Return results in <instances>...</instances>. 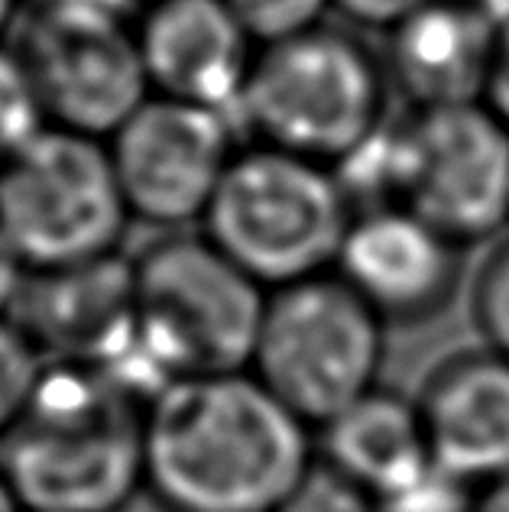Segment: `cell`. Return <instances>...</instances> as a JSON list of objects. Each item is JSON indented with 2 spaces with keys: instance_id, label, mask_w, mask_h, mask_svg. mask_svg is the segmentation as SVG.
Masks as SVG:
<instances>
[{
  "instance_id": "1",
  "label": "cell",
  "mask_w": 509,
  "mask_h": 512,
  "mask_svg": "<svg viewBox=\"0 0 509 512\" xmlns=\"http://www.w3.org/2000/svg\"><path fill=\"white\" fill-rule=\"evenodd\" d=\"M315 431L250 370L159 386L143 422V496L159 512H279Z\"/></svg>"
},
{
  "instance_id": "2",
  "label": "cell",
  "mask_w": 509,
  "mask_h": 512,
  "mask_svg": "<svg viewBox=\"0 0 509 512\" xmlns=\"http://www.w3.org/2000/svg\"><path fill=\"white\" fill-rule=\"evenodd\" d=\"M150 393L117 367L49 360L20 425L0 441V474L23 512H124L143 496Z\"/></svg>"
},
{
  "instance_id": "3",
  "label": "cell",
  "mask_w": 509,
  "mask_h": 512,
  "mask_svg": "<svg viewBox=\"0 0 509 512\" xmlns=\"http://www.w3.org/2000/svg\"><path fill=\"white\" fill-rule=\"evenodd\" d=\"M334 169L357 214L406 208L458 247L484 244L509 224V127L484 101L386 120Z\"/></svg>"
},
{
  "instance_id": "4",
  "label": "cell",
  "mask_w": 509,
  "mask_h": 512,
  "mask_svg": "<svg viewBox=\"0 0 509 512\" xmlns=\"http://www.w3.org/2000/svg\"><path fill=\"white\" fill-rule=\"evenodd\" d=\"M383 56L321 23L257 49L234 124L247 143L341 166L390 120Z\"/></svg>"
},
{
  "instance_id": "5",
  "label": "cell",
  "mask_w": 509,
  "mask_h": 512,
  "mask_svg": "<svg viewBox=\"0 0 509 512\" xmlns=\"http://www.w3.org/2000/svg\"><path fill=\"white\" fill-rule=\"evenodd\" d=\"M270 292L205 234H166L133 256L137 363L159 386L247 373Z\"/></svg>"
},
{
  "instance_id": "6",
  "label": "cell",
  "mask_w": 509,
  "mask_h": 512,
  "mask_svg": "<svg viewBox=\"0 0 509 512\" xmlns=\"http://www.w3.org/2000/svg\"><path fill=\"white\" fill-rule=\"evenodd\" d=\"M357 208L334 166L244 143L202 234L266 292L334 273Z\"/></svg>"
},
{
  "instance_id": "7",
  "label": "cell",
  "mask_w": 509,
  "mask_h": 512,
  "mask_svg": "<svg viewBox=\"0 0 509 512\" xmlns=\"http://www.w3.org/2000/svg\"><path fill=\"white\" fill-rule=\"evenodd\" d=\"M386 328L338 273L270 292L250 373L318 431L383 386Z\"/></svg>"
},
{
  "instance_id": "8",
  "label": "cell",
  "mask_w": 509,
  "mask_h": 512,
  "mask_svg": "<svg viewBox=\"0 0 509 512\" xmlns=\"http://www.w3.org/2000/svg\"><path fill=\"white\" fill-rule=\"evenodd\" d=\"M130 221L107 140L43 127L0 163V231L30 273L117 256Z\"/></svg>"
},
{
  "instance_id": "9",
  "label": "cell",
  "mask_w": 509,
  "mask_h": 512,
  "mask_svg": "<svg viewBox=\"0 0 509 512\" xmlns=\"http://www.w3.org/2000/svg\"><path fill=\"white\" fill-rule=\"evenodd\" d=\"M20 52L46 124L107 140L150 98L137 33L124 13L39 0L20 23Z\"/></svg>"
},
{
  "instance_id": "10",
  "label": "cell",
  "mask_w": 509,
  "mask_h": 512,
  "mask_svg": "<svg viewBox=\"0 0 509 512\" xmlns=\"http://www.w3.org/2000/svg\"><path fill=\"white\" fill-rule=\"evenodd\" d=\"M240 146L231 114L156 94L107 137L130 218L176 234L205 221Z\"/></svg>"
},
{
  "instance_id": "11",
  "label": "cell",
  "mask_w": 509,
  "mask_h": 512,
  "mask_svg": "<svg viewBox=\"0 0 509 512\" xmlns=\"http://www.w3.org/2000/svg\"><path fill=\"white\" fill-rule=\"evenodd\" d=\"M464 247L406 208L360 211L344 237L338 273L386 328H419L454 302Z\"/></svg>"
},
{
  "instance_id": "12",
  "label": "cell",
  "mask_w": 509,
  "mask_h": 512,
  "mask_svg": "<svg viewBox=\"0 0 509 512\" xmlns=\"http://www.w3.org/2000/svg\"><path fill=\"white\" fill-rule=\"evenodd\" d=\"M133 33L150 94L234 117L260 43L224 0H150Z\"/></svg>"
},
{
  "instance_id": "13",
  "label": "cell",
  "mask_w": 509,
  "mask_h": 512,
  "mask_svg": "<svg viewBox=\"0 0 509 512\" xmlns=\"http://www.w3.org/2000/svg\"><path fill=\"white\" fill-rule=\"evenodd\" d=\"M49 360L127 367L137 354L133 260H104L30 273L10 315Z\"/></svg>"
},
{
  "instance_id": "14",
  "label": "cell",
  "mask_w": 509,
  "mask_h": 512,
  "mask_svg": "<svg viewBox=\"0 0 509 512\" xmlns=\"http://www.w3.org/2000/svg\"><path fill=\"white\" fill-rule=\"evenodd\" d=\"M415 399L435 467L471 490L509 474V357L490 347L451 354Z\"/></svg>"
},
{
  "instance_id": "15",
  "label": "cell",
  "mask_w": 509,
  "mask_h": 512,
  "mask_svg": "<svg viewBox=\"0 0 509 512\" xmlns=\"http://www.w3.org/2000/svg\"><path fill=\"white\" fill-rule=\"evenodd\" d=\"M386 39V78L409 111L484 101L500 26L474 0H432Z\"/></svg>"
},
{
  "instance_id": "16",
  "label": "cell",
  "mask_w": 509,
  "mask_h": 512,
  "mask_svg": "<svg viewBox=\"0 0 509 512\" xmlns=\"http://www.w3.org/2000/svg\"><path fill=\"white\" fill-rule=\"evenodd\" d=\"M318 454L380 496L406 487L432 467L419 399L377 386L315 431Z\"/></svg>"
},
{
  "instance_id": "17",
  "label": "cell",
  "mask_w": 509,
  "mask_h": 512,
  "mask_svg": "<svg viewBox=\"0 0 509 512\" xmlns=\"http://www.w3.org/2000/svg\"><path fill=\"white\" fill-rule=\"evenodd\" d=\"M49 357L13 318H0V441L20 425L43 386Z\"/></svg>"
},
{
  "instance_id": "18",
  "label": "cell",
  "mask_w": 509,
  "mask_h": 512,
  "mask_svg": "<svg viewBox=\"0 0 509 512\" xmlns=\"http://www.w3.org/2000/svg\"><path fill=\"white\" fill-rule=\"evenodd\" d=\"M43 127H49L43 104L20 52L0 43V163L23 150Z\"/></svg>"
},
{
  "instance_id": "19",
  "label": "cell",
  "mask_w": 509,
  "mask_h": 512,
  "mask_svg": "<svg viewBox=\"0 0 509 512\" xmlns=\"http://www.w3.org/2000/svg\"><path fill=\"white\" fill-rule=\"evenodd\" d=\"M279 512H377V496L318 454Z\"/></svg>"
},
{
  "instance_id": "20",
  "label": "cell",
  "mask_w": 509,
  "mask_h": 512,
  "mask_svg": "<svg viewBox=\"0 0 509 512\" xmlns=\"http://www.w3.org/2000/svg\"><path fill=\"white\" fill-rule=\"evenodd\" d=\"M260 46L325 23L331 0H224Z\"/></svg>"
},
{
  "instance_id": "21",
  "label": "cell",
  "mask_w": 509,
  "mask_h": 512,
  "mask_svg": "<svg viewBox=\"0 0 509 512\" xmlns=\"http://www.w3.org/2000/svg\"><path fill=\"white\" fill-rule=\"evenodd\" d=\"M474 321L484 347L509 357V240L487 256L474 279Z\"/></svg>"
},
{
  "instance_id": "22",
  "label": "cell",
  "mask_w": 509,
  "mask_h": 512,
  "mask_svg": "<svg viewBox=\"0 0 509 512\" xmlns=\"http://www.w3.org/2000/svg\"><path fill=\"white\" fill-rule=\"evenodd\" d=\"M474 490L441 467H428L406 487L377 500V512H471Z\"/></svg>"
},
{
  "instance_id": "23",
  "label": "cell",
  "mask_w": 509,
  "mask_h": 512,
  "mask_svg": "<svg viewBox=\"0 0 509 512\" xmlns=\"http://www.w3.org/2000/svg\"><path fill=\"white\" fill-rule=\"evenodd\" d=\"M428 4L432 0H331V10H338L360 30L390 33Z\"/></svg>"
},
{
  "instance_id": "24",
  "label": "cell",
  "mask_w": 509,
  "mask_h": 512,
  "mask_svg": "<svg viewBox=\"0 0 509 512\" xmlns=\"http://www.w3.org/2000/svg\"><path fill=\"white\" fill-rule=\"evenodd\" d=\"M30 279V269L20 260V253L10 247V240L0 231V318H10L20 295Z\"/></svg>"
},
{
  "instance_id": "25",
  "label": "cell",
  "mask_w": 509,
  "mask_h": 512,
  "mask_svg": "<svg viewBox=\"0 0 509 512\" xmlns=\"http://www.w3.org/2000/svg\"><path fill=\"white\" fill-rule=\"evenodd\" d=\"M484 104L509 127V26H506V30H500L497 59H493V72H490V85H487V94H484Z\"/></svg>"
},
{
  "instance_id": "26",
  "label": "cell",
  "mask_w": 509,
  "mask_h": 512,
  "mask_svg": "<svg viewBox=\"0 0 509 512\" xmlns=\"http://www.w3.org/2000/svg\"><path fill=\"white\" fill-rule=\"evenodd\" d=\"M471 512H509V474L474 490Z\"/></svg>"
},
{
  "instance_id": "27",
  "label": "cell",
  "mask_w": 509,
  "mask_h": 512,
  "mask_svg": "<svg viewBox=\"0 0 509 512\" xmlns=\"http://www.w3.org/2000/svg\"><path fill=\"white\" fill-rule=\"evenodd\" d=\"M23 17V0H0V43L17 30V20Z\"/></svg>"
},
{
  "instance_id": "28",
  "label": "cell",
  "mask_w": 509,
  "mask_h": 512,
  "mask_svg": "<svg viewBox=\"0 0 509 512\" xmlns=\"http://www.w3.org/2000/svg\"><path fill=\"white\" fill-rule=\"evenodd\" d=\"M474 4L487 13V17L500 26V30H506L509 26V0H474Z\"/></svg>"
},
{
  "instance_id": "29",
  "label": "cell",
  "mask_w": 509,
  "mask_h": 512,
  "mask_svg": "<svg viewBox=\"0 0 509 512\" xmlns=\"http://www.w3.org/2000/svg\"><path fill=\"white\" fill-rule=\"evenodd\" d=\"M0 512H23L20 503H17V496H13V490L7 487L4 474H0Z\"/></svg>"
},
{
  "instance_id": "30",
  "label": "cell",
  "mask_w": 509,
  "mask_h": 512,
  "mask_svg": "<svg viewBox=\"0 0 509 512\" xmlns=\"http://www.w3.org/2000/svg\"><path fill=\"white\" fill-rule=\"evenodd\" d=\"M146 4H150V0H140V7H146Z\"/></svg>"
}]
</instances>
